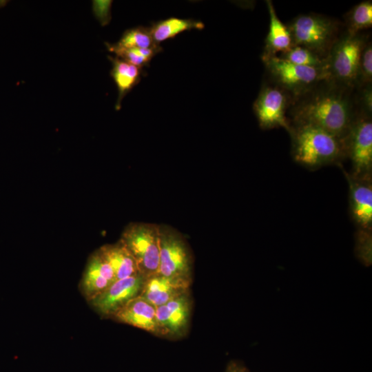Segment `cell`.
<instances>
[{"instance_id":"6da1fadb","label":"cell","mask_w":372,"mask_h":372,"mask_svg":"<svg viewBox=\"0 0 372 372\" xmlns=\"http://www.w3.org/2000/svg\"><path fill=\"white\" fill-rule=\"evenodd\" d=\"M353 90L331 80L321 81L292 99L290 124L314 126L346 139L356 116L351 96Z\"/></svg>"},{"instance_id":"7a4b0ae2","label":"cell","mask_w":372,"mask_h":372,"mask_svg":"<svg viewBox=\"0 0 372 372\" xmlns=\"http://www.w3.org/2000/svg\"><path fill=\"white\" fill-rule=\"evenodd\" d=\"M292 156L296 162L309 168L338 163L347 156L346 139L320 128L291 124Z\"/></svg>"},{"instance_id":"3957f363","label":"cell","mask_w":372,"mask_h":372,"mask_svg":"<svg viewBox=\"0 0 372 372\" xmlns=\"http://www.w3.org/2000/svg\"><path fill=\"white\" fill-rule=\"evenodd\" d=\"M287 26L293 45L304 47L325 59L342 35L336 20L316 13L298 15Z\"/></svg>"},{"instance_id":"277c9868","label":"cell","mask_w":372,"mask_h":372,"mask_svg":"<svg viewBox=\"0 0 372 372\" xmlns=\"http://www.w3.org/2000/svg\"><path fill=\"white\" fill-rule=\"evenodd\" d=\"M272 83L298 98L310 91L319 83L329 80L327 68L296 65L278 56H262Z\"/></svg>"},{"instance_id":"5b68a950","label":"cell","mask_w":372,"mask_h":372,"mask_svg":"<svg viewBox=\"0 0 372 372\" xmlns=\"http://www.w3.org/2000/svg\"><path fill=\"white\" fill-rule=\"evenodd\" d=\"M119 240L132 254L141 275L147 278L158 273L159 225L131 223L125 227Z\"/></svg>"},{"instance_id":"8992f818","label":"cell","mask_w":372,"mask_h":372,"mask_svg":"<svg viewBox=\"0 0 372 372\" xmlns=\"http://www.w3.org/2000/svg\"><path fill=\"white\" fill-rule=\"evenodd\" d=\"M366 41L360 33L346 32L340 36L327 58L329 80L351 89L358 85L360 55Z\"/></svg>"},{"instance_id":"52a82bcc","label":"cell","mask_w":372,"mask_h":372,"mask_svg":"<svg viewBox=\"0 0 372 372\" xmlns=\"http://www.w3.org/2000/svg\"><path fill=\"white\" fill-rule=\"evenodd\" d=\"M161 275L192 283V256L183 236L173 228L159 225Z\"/></svg>"},{"instance_id":"ba28073f","label":"cell","mask_w":372,"mask_h":372,"mask_svg":"<svg viewBox=\"0 0 372 372\" xmlns=\"http://www.w3.org/2000/svg\"><path fill=\"white\" fill-rule=\"evenodd\" d=\"M291 96L274 83H265L253 104L260 127L263 130L284 127L289 132L290 122L286 116Z\"/></svg>"},{"instance_id":"9c48e42d","label":"cell","mask_w":372,"mask_h":372,"mask_svg":"<svg viewBox=\"0 0 372 372\" xmlns=\"http://www.w3.org/2000/svg\"><path fill=\"white\" fill-rule=\"evenodd\" d=\"M347 156L354 177L371 176L372 168V121L371 115H356L346 138Z\"/></svg>"},{"instance_id":"30bf717a","label":"cell","mask_w":372,"mask_h":372,"mask_svg":"<svg viewBox=\"0 0 372 372\" xmlns=\"http://www.w3.org/2000/svg\"><path fill=\"white\" fill-rule=\"evenodd\" d=\"M145 279L143 275L137 273L116 280L87 302L102 318L112 319L129 302L140 296Z\"/></svg>"},{"instance_id":"8fae6325","label":"cell","mask_w":372,"mask_h":372,"mask_svg":"<svg viewBox=\"0 0 372 372\" xmlns=\"http://www.w3.org/2000/svg\"><path fill=\"white\" fill-rule=\"evenodd\" d=\"M192 304L187 291L156 307L158 336L176 339L185 335L189 324Z\"/></svg>"},{"instance_id":"7c38bea8","label":"cell","mask_w":372,"mask_h":372,"mask_svg":"<svg viewBox=\"0 0 372 372\" xmlns=\"http://www.w3.org/2000/svg\"><path fill=\"white\" fill-rule=\"evenodd\" d=\"M115 280L112 268L98 249L87 260L79 289L87 302L103 292Z\"/></svg>"},{"instance_id":"4fadbf2b","label":"cell","mask_w":372,"mask_h":372,"mask_svg":"<svg viewBox=\"0 0 372 372\" xmlns=\"http://www.w3.org/2000/svg\"><path fill=\"white\" fill-rule=\"evenodd\" d=\"M349 183V203L353 220L359 228L371 229L372 184L371 176L354 177L344 172Z\"/></svg>"},{"instance_id":"5bb4252c","label":"cell","mask_w":372,"mask_h":372,"mask_svg":"<svg viewBox=\"0 0 372 372\" xmlns=\"http://www.w3.org/2000/svg\"><path fill=\"white\" fill-rule=\"evenodd\" d=\"M190 285L191 283L158 273L145 279L139 296L158 307L189 291Z\"/></svg>"},{"instance_id":"9a60e30c","label":"cell","mask_w":372,"mask_h":372,"mask_svg":"<svg viewBox=\"0 0 372 372\" xmlns=\"http://www.w3.org/2000/svg\"><path fill=\"white\" fill-rule=\"evenodd\" d=\"M112 319L158 335L156 307L140 296L129 302Z\"/></svg>"},{"instance_id":"2e32d148","label":"cell","mask_w":372,"mask_h":372,"mask_svg":"<svg viewBox=\"0 0 372 372\" xmlns=\"http://www.w3.org/2000/svg\"><path fill=\"white\" fill-rule=\"evenodd\" d=\"M269 15V32L265 39L262 56H277L291 49L293 42L287 25L278 18L271 0L265 1Z\"/></svg>"},{"instance_id":"e0dca14e","label":"cell","mask_w":372,"mask_h":372,"mask_svg":"<svg viewBox=\"0 0 372 372\" xmlns=\"http://www.w3.org/2000/svg\"><path fill=\"white\" fill-rule=\"evenodd\" d=\"M107 57L112 65L110 75L118 89L115 108L119 110L123 99L139 83L143 68L130 64L116 56Z\"/></svg>"},{"instance_id":"ac0fdd59","label":"cell","mask_w":372,"mask_h":372,"mask_svg":"<svg viewBox=\"0 0 372 372\" xmlns=\"http://www.w3.org/2000/svg\"><path fill=\"white\" fill-rule=\"evenodd\" d=\"M99 249L112 268L116 280L140 273L132 254L120 240Z\"/></svg>"},{"instance_id":"d6986e66","label":"cell","mask_w":372,"mask_h":372,"mask_svg":"<svg viewBox=\"0 0 372 372\" xmlns=\"http://www.w3.org/2000/svg\"><path fill=\"white\" fill-rule=\"evenodd\" d=\"M205 27L203 22L192 19L170 17L154 23L149 27L154 42L160 43L175 37L178 34L193 29L202 30Z\"/></svg>"},{"instance_id":"ffe728a7","label":"cell","mask_w":372,"mask_h":372,"mask_svg":"<svg viewBox=\"0 0 372 372\" xmlns=\"http://www.w3.org/2000/svg\"><path fill=\"white\" fill-rule=\"evenodd\" d=\"M347 31L351 34L360 33L372 26V2L364 1L352 8L347 14Z\"/></svg>"},{"instance_id":"44dd1931","label":"cell","mask_w":372,"mask_h":372,"mask_svg":"<svg viewBox=\"0 0 372 372\" xmlns=\"http://www.w3.org/2000/svg\"><path fill=\"white\" fill-rule=\"evenodd\" d=\"M280 57L299 65L327 69V59L300 45H293Z\"/></svg>"},{"instance_id":"7402d4cb","label":"cell","mask_w":372,"mask_h":372,"mask_svg":"<svg viewBox=\"0 0 372 372\" xmlns=\"http://www.w3.org/2000/svg\"><path fill=\"white\" fill-rule=\"evenodd\" d=\"M125 48H152L158 46L152 36L149 27L138 26L125 30L116 43Z\"/></svg>"},{"instance_id":"603a6c76","label":"cell","mask_w":372,"mask_h":372,"mask_svg":"<svg viewBox=\"0 0 372 372\" xmlns=\"http://www.w3.org/2000/svg\"><path fill=\"white\" fill-rule=\"evenodd\" d=\"M372 81V45L366 41L360 55L358 85L371 84Z\"/></svg>"},{"instance_id":"cb8c5ba5","label":"cell","mask_w":372,"mask_h":372,"mask_svg":"<svg viewBox=\"0 0 372 372\" xmlns=\"http://www.w3.org/2000/svg\"><path fill=\"white\" fill-rule=\"evenodd\" d=\"M107 49L115 54L116 56L125 61L143 68L147 66L150 62L148 59L139 54L134 48H125L116 43H105Z\"/></svg>"},{"instance_id":"d4e9b609","label":"cell","mask_w":372,"mask_h":372,"mask_svg":"<svg viewBox=\"0 0 372 372\" xmlns=\"http://www.w3.org/2000/svg\"><path fill=\"white\" fill-rule=\"evenodd\" d=\"M371 229H360L356 234L355 253L358 258L365 265L371 263Z\"/></svg>"},{"instance_id":"484cf974","label":"cell","mask_w":372,"mask_h":372,"mask_svg":"<svg viewBox=\"0 0 372 372\" xmlns=\"http://www.w3.org/2000/svg\"><path fill=\"white\" fill-rule=\"evenodd\" d=\"M112 1H93V12L102 25H106L111 20Z\"/></svg>"},{"instance_id":"4316f807","label":"cell","mask_w":372,"mask_h":372,"mask_svg":"<svg viewBox=\"0 0 372 372\" xmlns=\"http://www.w3.org/2000/svg\"><path fill=\"white\" fill-rule=\"evenodd\" d=\"M362 90L360 94V102L364 109V113L369 115L371 114L372 110V89L371 84L362 86Z\"/></svg>"},{"instance_id":"83f0119b","label":"cell","mask_w":372,"mask_h":372,"mask_svg":"<svg viewBox=\"0 0 372 372\" xmlns=\"http://www.w3.org/2000/svg\"><path fill=\"white\" fill-rule=\"evenodd\" d=\"M225 372H249V371L240 362L231 361L228 364Z\"/></svg>"}]
</instances>
